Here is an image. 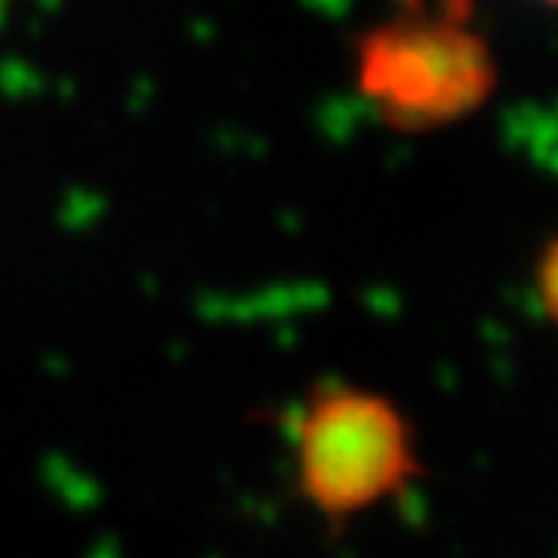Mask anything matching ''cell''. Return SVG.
<instances>
[{"label": "cell", "instance_id": "obj_1", "mask_svg": "<svg viewBox=\"0 0 558 558\" xmlns=\"http://www.w3.org/2000/svg\"><path fill=\"white\" fill-rule=\"evenodd\" d=\"M497 51L473 0H403L353 39V89L392 132H442L493 101Z\"/></svg>", "mask_w": 558, "mask_h": 558}, {"label": "cell", "instance_id": "obj_2", "mask_svg": "<svg viewBox=\"0 0 558 558\" xmlns=\"http://www.w3.org/2000/svg\"><path fill=\"white\" fill-rule=\"evenodd\" d=\"M299 497L330 523L388 505L418 473L415 430L400 403L357 384H326L291 430Z\"/></svg>", "mask_w": 558, "mask_h": 558}, {"label": "cell", "instance_id": "obj_3", "mask_svg": "<svg viewBox=\"0 0 558 558\" xmlns=\"http://www.w3.org/2000/svg\"><path fill=\"white\" fill-rule=\"evenodd\" d=\"M535 299H539V311L558 326V236L543 244L535 260Z\"/></svg>", "mask_w": 558, "mask_h": 558}, {"label": "cell", "instance_id": "obj_4", "mask_svg": "<svg viewBox=\"0 0 558 558\" xmlns=\"http://www.w3.org/2000/svg\"><path fill=\"white\" fill-rule=\"evenodd\" d=\"M535 4H547V9H558V0H535Z\"/></svg>", "mask_w": 558, "mask_h": 558}]
</instances>
